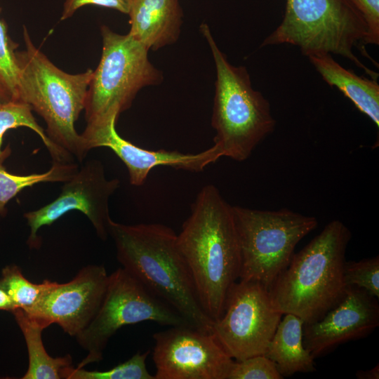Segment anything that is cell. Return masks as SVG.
I'll use <instances>...</instances> for the list:
<instances>
[{
	"instance_id": "cell-1",
	"label": "cell",
	"mask_w": 379,
	"mask_h": 379,
	"mask_svg": "<svg viewBox=\"0 0 379 379\" xmlns=\"http://www.w3.org/2000/svg\"><path fill=\"white\" fill-rule=\"evenodd\" d=\"M200 304L213 321L222 314L227 296L239 278L241 252L232 206L213 185H205L178 234Z\"/></svg>"
},
{
	"instance_id": "cell-2",
	"label": "cell",
	"mask_w": 379,
	"mask_h": 379,
	"mask_svg": "<svg viewBox=\"0 0 379 379\" xmlns=\"http://www.w3.org/2000/svg\"><path fill=\"white\" fill-rule=\"evenodd\" d=\"M108 233L123 268L192 327L212 333L214 321L200 304L178 234L171 228L157 223L124 225L111 219Z\"/></svg>"
},
{
	"instance_id": "cell-3",
	"label": "cell",
	"mask_w": 379,
	"mask_h": 379,
	"mask_svg": "<svg viewBox=\"0 0 379 379\" xmlns=\"http://www.w3.org/2000/svg\"><path fill=\"white\" fill-rule=\"evenodd\" d=\"M349 229L333 220L298 253L268 289L283 314L290 313L308 324L320 319L344 297L345 251Z\"/></svg>"
},
{
	"instance_id": "cell-4",
	"label": "cell",
	"mask_w": 379,
	"mask_h": 379,
	"mask_svg": "<svg viewBox=\"0 0 379 379\" xmlns=\"http://www.w3.org/2000/svg\"><path fill=\"white\" fill-rule=\"evenodd\" d=\"M23 39L25 49L15 52L20 69L19 100L44 119L49 139L81 162L86 154L75 123L84 110L93 71L68 74L34 45L25 27Z\"/></svg>"
},
{
	"instance_id": "cell-5",
	"label": "cell",
	"mask_w": 379,
	"mask_h": 379,
	"mask_svg": "<svg viewBox=\"0 0 379 379\" xmlns=\"http://www.w3.org/2000/svg\"><path fill=\"white\" fill-rule=\"evenodd\" d=\"M200 31L208 42L216 71L211 117L214 145L224 157L243 161L274 131L276 121L269 101L253 88L246 68L228 61L207 24H201Z\"/></svg>"
},
{
	"instance_id": "cell-6",
	"label": "cell",
	"mask_w": 379,
	"mask_h": 379,
	"mask_svg": "<svg viewBox=\"0 0 379 379\" xmlns=\"http://www.w3.org/2000/svg\"><path fill=\"white\" fill-rule=\"evenodd\" d=\"M366 34V24L352 0H286L281 22L260 47L291 44L298 46L307 57L338 55L377 79L378 74L366 67L354 52Z\"/></svg>"
},
{
	"instance_id": "cell-7",
	"label": "cell",
	"mask_w": 379,
	"mask_h": 379,
	"mask_svg": "<svg viewBox=\"0 0 379 379\" xmlns=\"http://www.w3.org/2000/svg\"><path fill=\"white\" fill-rule=\"evenodd\" d=\"M100 31L102 55L87 91L86 124L119 117L142 88L157 85L163 78L149 60V51L128 33L119 34L105 25Z\"/></svg>"
},
{
	"instance_id": "cell-8",
	"label": "cell",
	"mask_w": 379,
	"mask_h": 379,
	"mask_svg": "<svg viewBox=\"0 0 379 379\" xmlns=\"http://www.w3.org/2000/svg\"><path fill=\"white\" fill-rule=\"evenodd\" d=\"M240 252L239 280L269 289L288 266L298 242L317 226L314 217L288 208L262 211L232 206Z\"/></svg>"
},
{
	"instance_id": "cell-9",
	"label": "cell",
	"mask_w": 379,
	"mask_h": 379,
	"mask_svg": "<svg viewBox=\"0 0 379 379\" xmlns=\"http://www.w3.org/2000/svg\"><path fill=\"white\" fill-rule=\"evenodd\" d=\"M150 321L162 326H190L172 307L157 298L124 268L110 275L101 305L90 324L75 338L87 352L77 368L102 359L110 338L121 327Z\"/></svg>"
},
{
	"instance_id": "cell-10",
	"label": "cell",
	"mask_w": 379,
	"mask_h": 379,
	"mask_svg": "<svg viewBox=\"0 0 379 379\" xmlns=\"http://www.w3.org/2000/svg\"><path fill=\"white\" fill-rule=\"evenodd\" d=\"M283 314L273 305L268 289L258 282H235L212 333L236 361L264 354Z\"/></svg>"
},
{
	"instance_id": "cell-11",
	"label": "cell",
	"mask_w": 379,
	"mask_h": 379,
	"mask_svg": "<svg viewBox=\"0 0 379 379\" xmlns=\"http://www.w3.org/2000/svg\"><path fill=\"white\" fill-rule=\"evenodd\" d=\"M117 178H106L102 164L91 159L67 181L64 182L59 196L40 208L24 214L30 233L27 244L30 248H38L41 241L38 231L41 227L51 225L72 211H79L91 221L98 237L107 240L109 233V200L119 188Z\"/></svg>"
},
{
	"instance_id": "cell-12",
	"label": "cell",
	"mask_w": 379,
	"mask_h": 379,
	"mask_svg": "<svg viewBox=\"0 0 379 379\" xmlns=\"http://www.w3.org/2000/svg\"><path fill=\"white\" fill-rule=\"evenodd\" d=\"M153 338L155 379H227L234 361L212 333L177 326Z\"/></svg>"
},
{
	"instance_id": "cell-13",
	"label": "cell",
	"mask_w": 379,
	"mask_h": 379,
	"mask_svg": "<svg viewBox=\"0 0 379 379\" xmlns=\"http://www.w3.org/2000/svg\"><path fill=\"white\" fill-rule=\"evenodd\" d=\"M109 275L104 265H88L68 282H51L37 303L25 311L46 328L59 325L76 337L98 312L107 287Z\"/></svg>"
},
{
	"instance_id": "cell-14",
	"label": "cell",
	"mask_w": 379,
	"mask_h": 379,
	"mask_svg": "<svg viewBox=\"0 0 379 379\" xmlns=\"http://www.w3.org/2000/svg\"><path fill=\"white\" fill-rule=\"evenodd\" d=\"M117 119L114 117L105 121L86 124L81 134L83 147L86 154L91 149L100 147L112 150L126 165L133 185H143L150 171L159 166L199 172L224 157L222 151L216 145L196 154L140 147L119 135L116 129Z\"/></svg>"
},
{
	"instance_id": "cell-15",
	"label": "cell",
	"mask_w": 379,
	"mask_h": 379,
	"mask_svg": "<svg viewBox=\"0 0 379 379\" xmlns=\"http://www.w3.org/2000/svg\"><path fill=\"white\" fill-rule=\"evenodd\" d=\"M377 298L347 286L343 299L320 319L304 323L302 342L314 358L350 340L366 337L379 325Z\"/></svg>"
},
{
	"instance_id": "cell-16",
	"label": "cell",
	"mask_w": 379,
	"mask_h": 379,
	"mask_svg": "<svg viewBox=\"0 0 379 379\" xmlns=\"http://www.w3.org/2000/svg\"><path fill=\"white\" fill-rule=\"evenodd\" d=\"M128 34L148 51L177 41L182 22L179 0H131Z\"/></svg>"
},
{
	"instance_id": "cell-17",
	"label": "cell",
	"mask_w": 379,
	"mask_h": 379,
	"mask_svg": "<svg viewBox=\"0 0 379 379\" xmlns=\"http://www.w3.org/2000/svg\"><path fill=\"white\" fill-rule=\"evenodd\" d=\"M307 58L330 86L338 88L379 127V85L376 79L358 76L341 66L328 53Z\"/></svg>"
},
{
	"instance_id": "cell-18",
	"label": "cell",
	"mask_w": 379,
	"mask_h": 379,
	"mask_svg": "<svg viewBox=\"0 0 379 379\" xmlns=\"http://www.w3.org/2000/svg\"><path fill=\"white\" fill-rule=\"evenodd\" d=\"M303 325L304 321L299 317L284 314L264 354L282 376L316 370L314 358L303 345Z\"/></svg>"
},
{
	"instance_id": "cell-19",
	"label": "cell",
	"mask_w": 379,
	"mask_h": 379,
	"mask_svg": "<svg viewBox=\"0 0 379 379\" xmlns=\"http://www.w3.org/2000/svg\"><path fill=\"white\" fill-rule=\"evenodd\" d=\"M11 312L23 334L28 352V368L21 378L68 379L74 367L72 357H51L42 340V332L46 327L20 308Z\"/></svg>"
},
{
	"instance_id": "cell-20",
	"label": "cell",
	"mask_w": 379,
	"mask_h": 379,
	"mask_svg": "<svg viewBox=\"0 0 379 379\" xmlns=\"http://www.w3.org/2000/svg\"><path fill=\"white\" fill-rule=\"evenodd\" d=\"M11 149L7 145L0 154V215L6 213V205L26 187L46 182H65L79 169L74 161H53L50 169L42 173L19 175L7 171L4 163L10 156Z\"/></svg>"
},
{
	"instance_id": "cell-21",
	"label": "cell",
	"mask_w": 379,
	"mask_h": 379,
	"mask_svg": "<svg viewBox=\"0 0 379 379\" xmlns=\"http://www.w3.org/2000/svg\"><path fill=\"white\" fill-rule=\"evenodd\" d=\"M27 127L35 132L49 152L53 161L71 162L74 158L55 145L36 122L31 107L22 100L0 102V154L5 133L10 129Z\"/></svg>"
},
{
	"instance_id": "cell-22",
	"label": "cell",
	"mask_w": 379,
	"mask_h": 379,
	"mask_svg": "<svg viewBox=\"0 0 379 379\" xmlns=\"http://www.w3.org/2000/svg\"><path fill=\"white\" fill-rule=\"evenodd\" d=\"M52 281L45 279L34 284L25 278L21 269L15 265L5 267L0 277L1 286L13 301L15 308L31 310L50 286Z\"/></svg>"
},
{
	"instance_id": "cell-23",
	"label": "cell",
	"mask_w": 379,
	"mask_h": 379,
	"mask_svg": "<svg viewBox=\"0 0 379 379\" xmlns=\"http://www.w3.org/2000/svg\"><path fill=\"white\" fill-rule=\"evenodd\" d=\"M149 353V350L138 352L124 363L106 371H88L74 366L68 379H155L146 367Z\"/></svg>"
},
{
	"instance_id": "cell-24",
	"label": "cell",
	"mask_w": 379,
	"mask_h": 379,
	"mask_svg": "<svg viewBox=\"0 0 379 379\" xmlns=\"http://www.w3.org/2000/svg\"><path fill=\"white\" fill-rule=\"evenodd\" d=\"M15 48L0 19V93L6 100H19L20 69Z\"/></svg>"
},
{
	"instance_id": "cell-25",
	"label": "cell",
	"mask_w": 379,
	"mask_h": 379,
	"mask_svg": "<svg viewBox=\"0 0 379 379\" xmlns=\"http://www.w3.org/2000/svg\"><path fill=\"white\" fill-rule=\"evenodd\" d=\"M344 281L347 286H357L379 298V257L346 262Z\"/></svg>"
},
{
	"instance_id": "cell-26",
	"label": "cell",
	"mask_w": 379,
	"mask_h": 379,
	"mask_svg": "<svg viewBox=\"0 0 379 379\" xmlns=\"http://www.w3.org/2000/svg\"><path fill=\"white\" fill-rule=\"evenodd\" d=\"M274 363L264 354L234 361L227 379H281Z\"/></svg>"
},
{
	"instance_id": "cell-27",
	"label": "cell",
	"mask_w": 379,
	"mask_h": 379,
	"mask_svg": "<svg viewBox=\"0 0 379 379\" xmlns=\"http://www.w3.org/2000/svg\"><path fill=\"white\" fill-rule=\"evenodd\" d=\"M362 15L366 26L367 34L364 45L379 44V0H352Z\"/></svg>"
},
{
	"instance_id": "cell-28",
	"label": "cell",
	"mask_w": 379,
	"mask_h": 379,
	"mask_svg": "<svg viewBox=\"0 0 379 379\" xmlns=\"http://www.w3.org/2000/svg\"><path fill=\"white\" fill-rule=\"evenodd\" d=\"M131 0H65L60 19L72 17L80 8L86 5H95L117 10L124 14L129 11Z\"/></svg>"
},
{
	"instance_id": "cell-29",
	"label": "cell",
	"mask_w": 379,
	"mask_h": 379,
	"mask_svg": "<svg viewBox=\"0 0 379 379\" xmlns=\"http://www.w3.org/2000/svg\"><path fill=\"white\" fill-rule=\"evenodd\" d=\"M15 305L5 290L0 286V310L12 312L15 310Z\"/></svg>"
},
{
	"instance_id": "cell-30",
	"label": "cell",
	"mask_w": 379,
	"mask_h": 379,
	"mask_svg": "<svg viewBox=\"0 0 379 379\" xmlns=\"http://www.w3.org/2000/svg\"><path fill=\"white\" fill-rule=\"evenodd\" d=\"M357 378L359 379H378L379 378V366L377 364L371 370L358 371L356 373Z\"/></svg>"
},
{
	"instance_id": "cell-31",
	"label": "cell",
	"mask_w": 379,
	"mask_h": 379,
	"mask_svg": "<svg viewBox=\"0 0 379 379\" xmlns=\"http://www.w3.org/2000/svg\"><path fill=\"white\" fill-rule=\"evenodd\" d=\"M4 101H8V100H6L4 97L0 93V102H4Z\"/></svg>"
}]
</instances>
